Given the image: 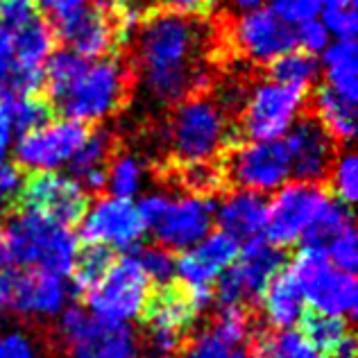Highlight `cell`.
<instances>
[{
  "label": "cell",
  "instance_id": "d6986e66",
  "mask_svg": "<svg viewBox=\"0 0 358 358\" xmlns=\"http://www.w3.org/2000/svg\"><path fill=\"white\" fill-rule=\"evenodd\" d=\"M197 313L200 310L193 306L182 281H168V284L150 288L141 320L148 329H171V331L191 336Z\"/></svg>",
  "mask_w": 358,
  "mask_h": 358
},
{
  "label": "cell",
  "instance_id": "484cf974",
  "mask_svg": "<svg viewBox=\"0 0 358 358\" xmlns=\"http://www.w3.org/2000/svg\"><path fill=\"white\" fill-rule=\"evenodd\" d=\"M301 301L304 299H301L295 281L290 279L288 270L284 268L270 279L268 288L263 290L259 308L266 313V320H268L270 327L290 329L293 324H297L301 310H304Z\"/></svg>",
  "mask_w": 358,
  "mask_h": 358
},
{
  "label": "cell",
  "instance_id": "8fae6325",
  "mask_svg": "<svg viewBox=\"0 0 358 358\" xmlns=\"http://www.w3.org/2000/svg\"><path fill=\"white\" fill-rule=\"evenodd\" d=\"M150 293V279L131 254L116 259L84 301L93 315L107 322H127L138 317Z\"/></svg>",
  "mask_w": 358,
  "mask_h": 358
},
{
  "label": "cell",
  "instance_id": "816d5d0a",
  "mask_svg": "<svg viewBox=\"0 0 358 358\" xmlns=\"http://www.w3.org/2000/svg\"><path fill=\"white\" fill-rule=\"evenodd\" d=\"M327 9H356V0H320Z\"/></svg>",
  "mask_w": 358,
  "mask_h": 358
},
{
  "label": "cell",
  "instance_id": "5bb4252c",
  "mask_svg": "<svg viewBox=\"0 0 358 358\" xmlns=\"http://www.w3.org/2000/svg\"><path fill=\"white\" fill-rule=\"evenodd\" d=\"M89 127L78 120H52L30 134H23L16 141V166L30 173H55L64 164H69L73 155L89 136Z\"/></svg>",
  "mask_w": 358,
  "mask_h": 358
},
{
  "label": "cell",
  "instance_id": "7bdbcfd3",
  "mask_svg": "<svg viewBox=\"0 0 358 358\" xmlns=\"http://www.w3.org/2000/svg\"><path fill=\"white\" fill-rule=\"evenodd\" d=\"M39 14L34 0H0V25L9 30H18Z\"/></svg>",
  "mask_w": 358,
  "mask_h": 358
},
{
  "label": "cell",
  "instance_id": "d590c367",
  "mask_svg": "<svg viewBox=\"0 0 358 358\" xmlns=\"http://www.w3.org/2000/svg\"><path fill=\"white\" fill-rule=\"evenodd\" d=\"M329 182H331L338 200L345 202L347 206H354L358 197V164L354 152H347L343 159H338Z\"/></svg>",
  "mask_w": 358,
  "mask_h": 358
},
{
  "label": "cell",
  "instance_id": "bcb514c9",
  "mask_svg": "<svg viewBox=\"0 0 358 358\" xmlns=\"http://www.w3.org/2000/svg\"><path fill=\"white\" fill-rule=\"evenodd\" d=\"M168 202L171 200L164 195H145L143 200H141V204L136 206V209H138L141 220L145 222V227H152V224L162 218V213L166 211Z\"/></svg>",
  "mask_w": 358,
  "mask_h": 358
},
{
  "label": "cell",
  "instance_id": "e0dca14e",
  "mask_svg": "<svg viewBox=\"0 0 358 358\" xmlns=\"http://www.w3.org/2000/svg\"><path fill=\"white\" fill-rule=\"evenodd\" d=\"M213 213L215 200L186 195L177 202H168L162 218L150 229H152L159 248L168 252H186L211 234Z\"/></svg>",
  "mask_w": 358,
  "mask_h": 358
},
{
  "label": "cell",
  "instance_id": "db71d44e",
  "mask_svg": "<svg viewBox=\"0 0 358 358\" xmlns=\"http://www.w3.org/2000/svg\"><path fill=\"white\" fill-rule=\"evenodd\" d=\"M229 358H248V354H245L243 350H238V352H234V354H229Z\"/></svg>",
  "mask_w": 358,
  "mask_h": 358
},
{
  "label": "cell",
  "instance_id": "836d02e7",
  "mask_svg": "<svg viewBox=\"0 0 358 358\" xmlns=\"http://www.w3.org/2000/svg\"><path fill=\"white\" fill-rule=\"evenodd\" d=\"M136 259L141 270L145 272V277L150 281H155L157 286L168 284L175 277V257L173 252H168L159 245H136L134 250L127 252Z\"/></svg>",
  "mask_w": 358,
  "mask_h": 358
},
{
  "label": "cell",
  "instance_id": "b9f144b4",
  "mask_svg": "<svg viewBox=\"0 0 358 358\" xmlns=\"http://www.w3.org/2000/svg\"><path fill=\"white\" fill-rule=\"evenodd\" d=\"M295 36H297V45L304 52H310V55H317V52H324L327 45H329V39H331V34L327 32V27L322 25V21H306L295 27Z\"/></svg>",
  "mask_w": 358,
  "mask_h": 358
},
{
  "label": "cell",
  "instance_id": "6da1fadb",
  "mask_svg": "<svg viewBox=\"0 0 358 358\" xmlns=\"http://www.w3.org/2000/svg\"><path fill=\"white\" fill-rule=\"evenodd\" d=\"M136 66L145 89L162 105H179L211 91L206 64L213 62V32L204 18H191L150 7L134 27Z\"/></svg>",
  "mask_w": 358,
  "mask_h": 358
},
{
  "label": "cell",
  "instance_id": "f1b7e54d",
  "mask_svg": "<svg viewBox=\"0 0 358 358\" xmlns=\"http://www.w3.org/2000/svg\"><path fill=\"white\" fill-rule=\"evenodd\" d=\"M297 324H299V334L306 338L308 345L313 350L322 352L324 356H334L338 352V347L350 336H354L352 327L345 317L324 315L313 308L301 310Z\"/></svg>",
  "mask_w": 358,
  "mask_h": 358
},
{
  "label": "cell",
  "instance_id": "ba28073f",
  "mask_svg": "<svg viewBox=\"0 0 358 358\" xmlns=\"http://www.w3.org/2000/svg\"><path fill=\"white\" fill-rule=\"evenodd\" d=\"M308 89L263 82L245 100L236 127L243 141H279L306 107Z\"/></svg>",
  "mask_w": 358,
  "mask_h": 358
},
{
  "label": "cell",
  "instance_id": "f6af8a7d",
  "mask_svg": "<svg viewBox=\"0 0 358 358\" xmlns=\"http://www.w3.org/2000/svg\"><path fill=\"white\" fill-rule=\"evenodd\" d=\"M0 358H39L23 334H9L0 341Z\"/></svg>",
  "mask_w": 358,
  "mask_h": 358
},
{
  "label": "cell",
  "instance_id": "d4e9b609",
  "mask_svg": "<svg viewBox=\"0 0 358 358\" xmlns=\"http://www.w3.org/2000/svg\"><path fill=\"white\" fill-rule=\"evenodd\" d=\"M14 34V64L12 71H43L45 59L55 48V34L50 21L36 14L30 23L12 32Z\"/></svg>",
  "mask_w": 358,
  "mask_h": 358
},
{
  "label": "cell",
  "instance_id": "f35d334b",
  "mask_svg": "<svg viewBox=\"0 0 358 358\" xmlns=\"http://www.w3.org/2000/svg\"><path fill=\"white\" fill-rule=\"evenodd\" d=\"M329 261H334L338 270L354 275L358 268V254H356V231L354 227H347L341 236H336L331 245L327 248Z\"/></svg>",
  "mask_w": 358,
  "mask_h": 358
},
{
  "label": "cell",
  "instance_id": "d6a6232c",
  "mask_svg": "<svg viewBox=\"0 0 358 358\" xmlns=\"http://www.w3.org/2000/svg\"><path fill=\"white\" fill-rule=\"evenodd\" d=\"M252 308L248 306H220L211 324V334L224 345H241L252 338Z\"/></svg>",
  "mask_w": 358,
  "mask_h": 358
},
{
  "label": "cell",
  "instance_id": "f5cc1de1",
  "mask_svg": "<svg viewBox=\"0 0 358 358\" xmlns=\"http://www.w3.org/2000/svg\"><path fill=\"white\" fill-rule=\"evenodd\" d=\"M234 5L245 12H252V9H259L263 5V0H234Z\"/></svg>",
  "mask_w": 358,
  "mask_h": 358
},
{
  "label": "cell",
  "instance_id": "8d00e7d4",
  "mask_svg": "<svg viewBox=\"0 0 358 358\" xmlns=\"http://www.w3.org/2000/svg\"><path fill=\"white\" fill-rule=\"evenodd\" d=\"M268 9L279 21L288 25H301L317 18V14L322 12V3L320 0H270Z\"/></svg>",
  "mask_w": 358,
  "mask_h": 358
},
{
  "label": "cell",
  "instance_id": "cb8c5ba5",
  "mask_svg": "<svg viewBox=\"0 0 358 358\" xmlns=\"http://www.w3.org/2000/svg\"><path fill=\"white\" fill-rule=\"evenodd\" d=\"M306 107L322 122L338 145L352 143L356 136V105L338 96L329 84H322L306 96Z\"/></svg>",
  "mask_w": 358,
  "mask_h": 358
},
{
  "label": "cell",
  "instance_id": "1f68e13d",
  "mask_svg": "<svg viewBox=\"0 0 358 358\" xmlns=\"http://www.w3.org/2000/svg\"><path fill=\"white\" fill-rule=\"evenodd\" d=\"M5 102L9 105L14 131H18L21 136L50 125L55 120V109L48 102V98L41 96V93H32V96H23V98L5 100Z\"/></svg>",
  "mask_w": 358,
  "mask_h": 358
},
{
  "label": "cell",
  "instance_id": "3957f363",
  "mask_svg": "<svg viewBox=\"0 0 358 358\" xmlns=\"http://www.w3.org/2000/svg\"><path fill=\"white\" fill-rule=\"evenodd\" d=\"M78 236L32 211H14L0 243V268H36L55 277H71Z\"/></svg>",
  "mask_w": 358,
  "mask_h": 358
},
{
  "label": "cell",
  "instance_id": "ffe728a7",
  "mask_svg": "<svg viewBox=\"0 0 358 358\" xmlns=\"http://www.w3.org/2000/svg\"><path fill=\"white\" fill-rule=\"evenodd\" d=\"M268 209L270 200L263 193L243 191L234 188L222 197L218 211V227L220 231L229 234L241 245L263 238V229L268 222Z\"/></svg>",
  "mask_w": 358,
  "mask_h": 358
},
{
  "label": "cell",
  "instance_id": "11a10c76",
  "mask_svg": "<svg viewBox=\"0 0 358 358\" xmlns=\"http://www.w3.org/2000/svg\"><path fill=\"white\" fill-rule=\"evenodd\" d=\"M0 164H3V162H0ZM3 211H7V206H5L3 202H0V213H3Z\"/></svg>",
  "mask_w": 358,
  "mask_h": 358
},
{
  "label": "cell",
  "instance_id": "4316f807",
  "mask_svg": "<svg viewBox=\"0 0 358 358\" xmlns=\"http://www.w3.org/2000/svg\"><path fill=\"white\" fill-rule=\"evenodd\" d=\"M116 261V252L102 243H84L75 254V266L71 272V295L84 301L93 286L107 275L111 263Z\"/></svg>",
  "mask_w": 358,
  "mask_h": 358
},
{
  "label": "cell",
  "instance_id": "e575fe53",
  "mask_svg": "<svg viewBox=\"0 0 358 358\" xmlns=\"http://www.w3.org/2000/svg\"><path fill=\"white\" fill-rule=\"evenodd\" d=\"M141 184V166L134 157H122L116 152L111 159L109 173H107V188L111 197H120V200H129L131 195L138 191Z\"/></svg>",
  "mask_w": 358,
  "mask_h": 358
},
{
  "label": "cell",
  "instance_id": "5b68a950",
  "mask_svg": "<svg viewBox=\"0 0 358 358\" xmlns=\"http://www.w3.org/2000/svg\"><path fill=\"white\" fill-rule=\"evenodd\" d=\"M286 270L301 299H306L313 310L334 317H356V279L350 272L336 270L324 250L301 248Z\"/></svg>",
  "mask_w": 358,
  "mask_h": 358
},
{
  "label": "cell",
  "instance_id": "ee69618b",
  "mask_svg": "<svg viewBox=\"0 0 358 358\" xmlns=\"http://www.w3.org/2000/svg\"><path fill=\"white\" fill-rule=\"evenodd\" d=\"M159 7L179 16L209 18L215 12V7H218V0H162Z\"/></svg>",
  "mask_w": 358,
  "mask_h": 358
},
{
  "label": "cell",
  "instance_id": "4dcf8cb0",
  "mask_svg": "<svg viewBox=\"0 0 358 358\" xmlns=\"http://www.w3.org/2000/svg\"><path fill=\"white\" fill-rule=\"evenodd\" d=\"M266 75L270 82L284 84V87L310 89L320 78V62L315 55L304 50H290L281 57L266 64Z\"/></svg>",
  "mask_w": 358,
  "mask_h": 358
},
{
  "label": "cell",
  "instance_id": "ab89813d",
  "mask_svg": "<svg viewBox=\"0 0 358 358\" xmlns=\"http://www.w3.org/2000/svg\"><path fill=\"white\" fill-rule=\"evenodd\" d=\"M229 347L218 341L211 331H202L197 336H188L184 343V358H229Z\"/></svg>",
  "mask_w": 358,
  "mask_h": 358
},
{
  "label": "cell",
  "instance_id": "9f6ffc18",
  "mask_svg": "<svg viewBox=\"0 0 358 358\" xmlns=\"http://www.w3.org/2000/svg\"><path fill=\"white\" fill-rule=\"evenodd\" d=\"M0 243H3V227H0Z\"/></svg>",
  "mask_w": 358,
  "mask_h": 358
},
{
  "label": "cell",
  "instance_id": "74e56055",
  "mask_svg": "<svg viewBox=\"0 0 358 358\" xmlns=\"http://www.w3.org/2000/svg\"><path fill=\"white\" fill-rule=\"evenodd\" d=\"M270 352L275 358H317L313 347L295 329H281L277 336L270 334Z\"/></svg>",
  "mask_w": 358,
  "mask_h": 358
},
{
  "label": "cell",
  "instance_id": "2e32d148",
  "mask_svg": "<svg viewBox=\"0 0 358 358\" xmlns=\"http://www.w3.org/2000/svg\"><path fill=\"white\" fill-rule=\"evenodd\" d=\"M234 50H238L252 64H270L297 48L295 27L270 12L268 7L245 12L231 27Z\"/></svg>",
  "mask_w": 358,
  "mask_h": 358
},
{
  "label": "cell",
  "instance_id": "c3c4849f",
  "mask_svg": "<svg viewBox=\"0 0 358 358\" xmlns=\"http://www.w3.org/2000/svg\"><path fill=\"white\" fill-rule=\"evenodd\" d=\"M12 134H14V122H12V114H9V105L5 100H0V162H5L7 148L12 143Z\"/></svg>",
  "mask_w": 358,
  "mask_h": 358
},
{
  "label": "cell",
  "instance_id": "f907efd6",
  "mask_svg": "<svg viewBox=\"0 0 358 358\" xmlns=\"http://www.w3.org/2000/svg\"><path fill=\"white\" fill-rule=\"evenodd\" d=\"M39 3L52 18H57V16H64V14L84 7L87 5V0H39Z\"/></svg>",
  "mask_w": 358,
  "mask_h": 358
},
{
  "label": "cell",
  "instance_id": "83f0119b",
  "mask_svg": "<svg viewBox=\"0 0 358 358\" xmlns=\"http://www.w3.org/2000/svg\"><path fill=\"white\" fill-rule=\"evenodd\" d=\"M347 227H354V213L352 206H347L338 197H329L322 204V209L315 213V218L310 220V224L304 229V234L299 236L301 248L310 250H324L331 245V241Z\"/></svg>",
  "mask_w": 358,
  "mask_h": 358
},
{
  "label": "cell",
  "instance_id": "7c38bea8",
  "mask_svg": "<svg viewBox=\"0 0 358 358\" xmlns=\"http://www.w3.org/2000/svg\"><path fill=\"white\" fill-rule=\"evenodd\" d=\"M329 197L331 193L322 184H284L277 191L275 200H270L263 241L281 250L295 245Z\"/></svg>",
  "mask_w": 358,
  "mask_h": 358
},
{
  "label": "cell",
  "instance_id": "30bf717a",
  "mask_svg": "<svg viewBox=\"0 0 358 358\" xmlns=\"http://www.w3.org/2000/svg\"><path fill=\"white\" fill-rule=\"evenodd\" d=\"M14 211H32L62 227L80 224L89 211V195L73 177L59 173H27L14 200Z\"/></svg>",
  "mask_w": 358,
  "mask_h": 358
},
{
  "label": "cell",
  "instance_id": "6f0895ef",
  "mask_svg": "<svg viewBox=\"0 0 358 358\" xmlns=\"http://www.w3.org/2000/svg\"><path fill=\"white\" fill-rule=\"evenodd\" d=\"M322 358H334V356H322Z\"/></svg>",
  "mask_w": 358,
  "mask_h": 358
},
{
  "label": "cell",
  "instance_id": "7402d4cb",
  "mask_svg": "<svg viewBox=\"0 0 358 358\" xmlns=\"http://www.w3.org/2000/svg\"><path fill=\"white\" fill-rule=\"evenodd\" d=\"M66 297H69V290H66L62 277H55L50 272L36 268L30 270L21 268L16 281L12 310L23 315L52 317L59 310H64Z\"/></svg>",
  "mask_w": 358,
  "mask_h": 358
},
{
  "label": "cell",
  "instance_id": "7dc6e473",
  "mask_svg": "<svg viewBox=\"0 0 358 358\" xmlns=\"http://www.w3.org/2000/svg\"><path fill=\"white\" fill-rule=\"evenodd\" d=\"M14 64V34L9 27L0 25V80L12 71Z\"/></svg>",
  "mask_w": 358,
  "mask_h": 358
},
{
  "label": "cell",
  "instance_id": "ac0fdd59",
  "mask_svg": "<svg viewBox=\"0 0 358 358\" xmlns=\"http://www.w3.org/2000/svg\"><path fill=\"white\" fill-rule=\"evenodd\" d=\"M241 254V243L224 231H213L195 248L175 259V272L184 286H211Z\"/></svg>",
  "mask_w": 358,
  "mask_h": 358
},
{
  "label": "cell",
  "instance_id": "7a4b0ae2",
  "mask_svg": "<svg viewBox=\"0 0 358 358\" xmlns=\"http://www.w3.org/2000/svg\"><path fill=\"white\" fill-rule=\"evenodd\" d=\"M166 138L177 164L213 162L222 152L245 143L236 120L229 118L218 98H213V89L173 107Z\"/></svg>",
  "mask_w": 358,
  "mask_h": 358
},
{
  "label": "cell",
  "instance_id": "9c48e42d",
  "mask_svg": "<svg viewBox=\"0 0 358 358\" xmlns=\"http://www.w3.org/2000/svg\"><path fill=\"white\" fill-rule=\"evenodd\" d=\"M227 188L270 193L290 177V162L284 141H252L220 155Z\"/></svg>",
  "mask_w": 358,
  "mask_h": 358
},
{
  "label": "cell",
  "instance_id": "52a82bcc",
  "mask_svg": "<svg viewBox=\"0 0 358 358\" xmlns=\"http://www.w3.org/2000/svg\"><path fill=\"white\" fill-rule=\"evenodd\" d=\"M284 268L286 252L281 248L263 238L243 243L238 259L218 277L213 299H218L220 306H248L257 310L270 279Z\"/></svg>",
  "mask_w": 358,
  "mask_h": 358
},
{
  "label": "cell",
  "instance_id": "60d3db41",
  "mask_svg": "<svg viewBox=\"0 0 358 358\" xmlns=\"http://www.w3.org/2000/svg\"><path fill=\"white\" fill-rule=\"evenodd\" d=\"M322 25L338 41H356L358 18H356L354 7L352 9H324Z\"/></svg>",
  "mask_w": 358,
  "mask_h": 358
},
{
  "label": "cell",
  "instance_id": "9a60e30c",
  "mask_svg": "<svg viewBox=\"0 0 358 358\" xmlns=\"http://www.w3.org/2000/svg\"><path fill=\"white\" fill-rule=\"evenodd\" d=\"M145 229V222L141 220L136 204L131 200L100 197L80 222V241L102 243L127 254L141 245Z\"/></svg>",
  "mask_w": 358,
  "mask_h": 358
},
{
  "label": "cell",
  "instance_id": "f546056e",
  "mask_svg": "<svg viewBox=\"0 0 358 358\" xmlns=\"http://www.w3.org/2000/svg\"><path fill=\"white\" fill-rule=\"evenodd\" d=\"M324 78L338 96L356 105V41H336L324 50Z\"/></svg>",
  "mask_w": 358,
  "mask_h": 358
},
{
  "label": "cell",
  "instance_id": "44dd1931",
  "mask_svg": "<svg viewBox=\"0 0 358 358\" xmlns=\"http://www.w3.org/2000/svg\"><path fill=\"white\" fill-rule=\"evenodd\" d=\"M66 352L69 358H136V336L125 322L91 315L84 334Z\"/></svg>",
  "mask_w": 358,
  "mask_h": 358
},
{
  "label": "cell",
  "instance_id": "8992f818",
  "mask_svg": "<svg viewBox=\"0 0 358 358\" xmlns=\"http://www.w3.org/2000/svg\"><path fill=\"white\" fill-rule=\"evenodd\" d=\"M55 41L66 45V50L84 59H102L114 55L127 34L122 30L118 0H96L75 12L52 18Z\"/></svg>",
  "mask_w": 358,
  "mask_h": 358
},
{
  "label": "cell",
  "instance_id": "4fadbf2b",
  "mask_svg": "<svg viewBox=\"0 0 358 358\" xmlns=\"http://www.w3.org/2000/svg\"><path fill=\"white\" fill-rule=\"evenodd\" d=\"M284 143L290 162V177L306 184L329 182L338 162V143L308 109L299 118H295Z\"/></svg>",
  "mask_w": 358,
  "mask_h": 358
},
{
  "label": "cell",
  "instance_id": "277c9868",
  "mask_svg": "<svg viewBox=\"0 0 358 358\" xmlns=\"http://www.w3.org/2000/svg\"><path fill=\"white\" fill-rule=\"evenodd\" d=\"M134 82L136 73L131 64L120 62L116 55L109 59L102 57L98 62H89L87 71L50 105L55 114L66 120H78L84 125L98 122L129 105Z\"/></svg>",
  "mask_w": 358,
  "mask_h": 358
},
{
  "label": "cell",
  "instance_id": "603a6c76",
  "mask_svg": "<svg viewBox=\"0 0 358 358\" xmlns=\"http://www.w3.org/2000/svg\"><path fill=\"white\" fill-rule=\"evenodd\" d=\"M116 157V136L105 129L89 131L87 141L71 159V175L87 195H98L107 188V173Z\"/></svg>",
  "mask_w": 358,
  "mask_h": 358
},
{
  "label": "cell",
  "instance_id": "681fc988",
  "mask_svg": "<svg viewBox=\"0 0 358 358\" xmlns=\"http://www.w3.org/2000/svg\"><path fill=\"white\" fill-rule=\"evenodd\" d=\"M250 356L248 358H275L270 352V334L266 329H259L250 338Z\"/></svg>",
  "mask_w": 358,
  "mask_h": 358
}]
</instances>
